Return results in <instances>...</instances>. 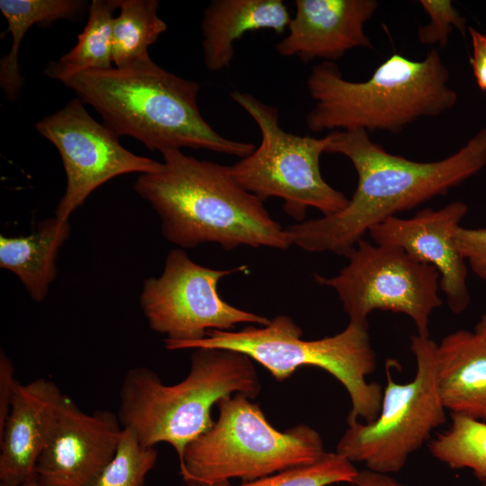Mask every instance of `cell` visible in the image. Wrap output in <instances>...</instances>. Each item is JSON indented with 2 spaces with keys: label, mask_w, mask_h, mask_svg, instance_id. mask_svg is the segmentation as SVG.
Returning a JSON list of instances; mask_svg holds the SVG:
<instances>
[{
  "label": "cell",
  "mask_w": 486,
  "mask_h": 486,
  "mask_svg": "<svg viewBox=\"0 0 486 486\" xmlns=\"http://www.w3.org/2000/svg\"><path fill=\"white\" fill-rule=\"evenodd\" d=\"M302 336V328L291 317L277 315L266 326L210 330L206 338L193 342H164L171 351L209 347L243 353L279 382L302 366L321 368L339 381L349 395L347 422L357 418L364 423L374 421L380 412L383 390L366 380L376 367L368 325L349 321L339 333L315 340H304Z\"/></svg>",
  "instance_id": "6"
},
{
  "label": "cell",
  "mask_w": 486,
  "mask_h": 486,
  "mask_svg": "<svg viewBox=\"0 0 486 486\" xmlns=\"http://www.w3.org/2000/svg\"><path fill=\"white\" fill-rule=\"evenodd\" d=\"M347 265L331 277L315 281L335 291L350 322L368 325L374 310L402 313L413 321L417 334L429 337V319L442 305L440 274L404 250L360 239L346 256Z\"/></svg>",
  "instance_id": "10"
},
{
  "label": "cell",
  "mask_w": 486,
  "mask_h": 486,
  "mask_svg": "<svg viewBox=\"0 0 486 486\" xmlns=\"http://www.w3.org/2000/svg\"><path fill=\"white\" fill-rule=\"evenodd\" d=\"M0 486H40V485L38 483L36 478L34 477V478L30 479V480H28V481H26L24 482H22L20 484L7 485V484L0 483Z\"/></svg>",
  "instance_id": "32"
},
{
  "label": "cell",
  "mask_w": 486,
  "mask_h": 486,
  "mask_svg": "<svg viewBox=\"0 0 486 486\" xmlns=\"http://www.w3.org/2000/svg\"><path fill=\"white\" fill-rule=\"evenodd\" d=\"M161 154L160 169L140 174L133 187L159 216L169 243L179 248L212 243L227 251L242 246L280 250L292 246L286 228L271 217L264 202L234 180L229 166L178 148Z\"/></svg>",
  "instance_id": "2"
},
{
  "label": "cell",
  "mask_w": 486,
  "mask_h": 486,
  "mask_svg": "<svg viewBox=\"0 0 486 486\" xmlns=\"http://www.w3.org/2000/svg\"><path fill=\"white\" fill-rule=\"evenodd\" d=\"M286 35L274 49L303 62H333L356 48L373 49L364 23L378 8L374 0H296Z\"/></svg>",
  "instance_id": "15"
},
{
  "label": "cell",
  "mask_w": 486,
  "mask_h": 486,
  "mask_svg": "<svg viewBox=\"0 0 486 486\" xmlns=\"http://www.w3.org/2000/svg\"><path fill=\"white\" fill-rule=\"evenodd\" d=\"M454 241L472 273L486 282V227L459 226L454 231Z\"/></svg>",
  "instance_id": "27"
},
{
  "label": "cell",
  "mask_w": 486,
  "mask_h": 486,
  "mask_svg": "<svg viewBox=\"0 0 486 486\" xmlns=\"http://www.w3.org/2000/svg\"><path fill=\"white\" fill-rule=\"evenodd\" d=\"M68 221L50 218L27 236L0 237V266L15 274L31 298L43 302L57 274L58 253L69 236Z\"/></svg>",
  "instance_id": "19"
},
{
  "label": "cell",
  "mask_w": 486,
  "mask_h": 486,
  "mask_svg": "<svg viewBox=\"0 0 486 486\" xmlns=\"http://www.w3.org/2000/svg\"><path fill=\"white\" fill-rule=\"evenodd\" d=\"M437 344L429 337L413 335L410 350L416 373L406 383L395 382L386 365V385L378 417L370 423L347 422L336 452L367 470L392 474L418 450L431 432L446 420L436 381Z\"/></svg>",
  "instance_id": "9"
},
{
  "label": "cell",
  "mask_w": 486,
  "mask_h": 486,
  "mask_svg": "<svg viewBox=\"0 0 486 486\" xmlns=\"http://www.w3.org/2000/svg\"><path fill=\"white\" fill-rule=\"evenodd\" d=\"M62 396L50 379L17 382L0 428V483L15 485L35 477L36 464L49 442Z\"/></svg>",
  "instance_id": "16"
},
{
  "label": "cell",
  "mask_w": 486,
  "mask_h": 486,
  "mask_svg": "<svg viewBox=\"0 0 486 486\" xmlns=\"http://www.w3.org/2000/svg\"><path fill=\"white\" fill-rule=\"evenodd\" d=\"M217 406L213 427L190 443L179 461L186 483L214 485L234 478L249 482L312 464L326 452L314 428L299 424L277 430L244 394L224 398Z\"/></svg>",
  "instance_id": "7"
},
{
  "label": "cell",
  "mask_w": 486,
  "mask_h": 486,
  "mask_svg": "<svg viewBox=\"0 0 486 486\" xmlns=\"http://www.w3.org/2000/svg\"><path fill=\"white\" fill-rule=\"evenodd\" d=\"M480 482H481V486H486V479H482Z\"/></svg>",
  "instance_id": "33"
},
{
  "label": "cell",
  "mask_w": 486,
  "mask_h": 486,
  "mask_svg": "<svg viewBox=\"0 0 486 486\" xmlns=\"http://www.w3.org/2000/svg\"><path fill=\"white\" fill-rule=\"evenodd\" d=\"M358 471L353 463L337 452H325L316 462L287 469L238 486H328L351 483ZM186 486H231L229 482L214 485L186 483Z\"/></svg>",
  "instance_id": "24"
},
{
  "label": "cell",
  "mask_w": 486,
  "mask_h": 486,
  "mask_svg": "<svg viewBox=\"0 0 486 486\" xmlns=\"http://www.w3.org/2000/svg\"><path fill=\"white\" fill-rule=\"evenodd\" d=\"M420 4L428 13L430 22L418 30V37L426 45L438 44L445 48L453 28L463 35L466 32L465 19L449 0H421Z\"/></svg>",
  "instance_id": "26"
},
{
  "label": "cell",
  "mask_w": 486,
  "mask_h": 486,
  "mask_svg": "<svg viewBox=\"0 0 486 486\" xmlns=\"http://www.w3.org/2000/svg\"><path fill=\"white\" fill-rule=\"evenodd\" d=\"M230 97L257 124L261 140L247 157L229 166L234 180L262 202L283 201L284 212L303 221L307 209L323 216L343 210L349 199L322 177L320 158L327 152L330 134L323 138L300 136L283 130L279 110L253 94L233 90Z\"/></svg>",
  "instance_id": "8"
},
{
  "label": "cell",
  "mask_w": 486,
  "mask_h": 486,
  "mask_svg": "<svg viewBox=\"0 0 486 486\" xmlns=\"http://www.w3.org/2000/svg\"><path fill=\"white\" fill-rule=\"evenodd\" d=\"M327 153L346 157L357 185L340 212L290 225L292 245L312 253L346 256L364 235L400 212L445 195L486 165V128L455 153L418 162L387 152L362 129L332 130Z\"/></svg>",
  "instance_id": "1"
},
{
  "label": "cell",
  "mask_w": 486,
  "mask_h": 486,
  "mask_svg": "<svg viewBox=\"0 0 486 486\" xmlns=\"http://www.w3.org/2000/svg\"><path fill=\"white\" fill-rule=\"evenodd\" d=\"M82 0H1L0 11L7 22L4 32L12 36L10 50L0 60V86L9 101L18 98L23 85L19 50L33 25L49 26L58 20H76L86 10Z\"/></svg>",
  "instance_id": "20"
},
{
  "label": "cell",
  "mask_w": 486,
  "mask_h": 486,
  "mask_svg": "<svg viewBox=\"0 0 486 486\" xmlns=\"http://www.w3.org/2000/svg\"><path fill=\"white\" fill-rule=\"evenodd\" d=\"M248 271L246 265L213 269L194 262L182 248L168 252L158 277L144 281L140 302L149 328L166 335L165 340L193 342L210 330H231L249 323L266 326V317L234 307L218 292L225 276Z\"/></svg>",
  "instance_id": "11"
},
{
  "label": "cell",
  "mask_w": 486,
  "mask_h": 486,
  "mask_svg": "<svg viewBox=\"0 0 486 486\" xmlns=\"http://www.w3.org/2000/svg\"><path fill=\"white\" fill-rule=\"evenodd\" d=\"M430 454L451 469L486 479V422L451 413L448 428L428 443Z\"/></svg>",
  "instance_id": "23"
},
{
  "label": "cell",
  "mask_w": 486,
  "mask_h": 486,
  "mask_svg": "<svg viewBox=\"0 0 486 486\" xmlns=\"http://www.w3.org/2000/svg\"><path fill=\"white\" fill-rule=\"evenodd\" d=\"M188 374L167 385L146 366L124 375L117 416L122 428L131 429L142 446L167 443L178 461L186 446L214 425L211 410L224 398L241 393L253 400L261 383L253 360L224 348L192 349Z\"/></svg>",
  "instance_id": "5"
},
{
  "label": "cell",
  "mask_w": 486,
  "mask_h": 486,
  "mask_svg": "<svg viewBox=\"0 0 486 486\" xmlns=\"http://www.w3.org/2000/svg\"><path fill=\"white\" fill-rule=\"evenodd\" d=\"M18 381L14 378V367L9 356L0 353V428L8 415L15 387Z\"/></svg>",
  "instance_id": "28"
},
{
  "label": "cell",
  "mask_w": 486,
  "mask_h": 486,
  "mask_svg": "<svg viewBox=\"0 0 486 486\" xmlns=\"http://www.w3.org/2000/svg\"><path fill=\"white\" fill-rule=\"evenodd\" d=\"M77 97L40 120L35 128L58 149L67 184L55 218L68 221L99 186L121 175L154 173L162 163L126 149L119 137L95 121Z\"/></svg>",
  "instance_id": "12"
},
{
  "label": "cell",
  "mask_w": 486,
  "mask_h": 486,
  "mask_svg": "<svg viewBox=\"0 0 486 486\" xmlns=\"http://www.w3.org/2000/svg\"><path fill=\"white\" fill-rule=\"evenodd\" d=\"M157 0H118L112 23V56L115 68L150 58L148 48L166 29Z\"/></svg>",
  "instance_id": "22"
},
{
  "label": "cell",
  "mask_w": 486,
  "mask_h": 486,
  "mask_svg": "<svg viewBox=\"0 0 486 486\" xmlns=\"http://www.w3.org/2000/svg\"><path fill=\"white\" fill-rule=\"evenodd\" d=\"M474 332L477 333L486 343V311L481 316L475 325Z\"/></svg>",
  "instance_id": "31"
},
{
  "label": "cell",
  "mask_w": 486,
  "mask_h": 486,
  "mask_svg": "<svg viewBox=\"0 0 486 486\" xmlns=\"http://www.w3.org/2000/svg\"><path fill=\"white\" fill-rule=\"evenodd\" d=\"M122 431L117 414L82 410L63 394L49 442L38 459L40 486H94L112 459Z\"/></svg>",
  "instance_id": "13"
},
{
  "label": "cell",
  "mask_w": 486,
  "mask_h": 486,
  "mask_svg": "<svg viewBox=\"0 0 486 486\" xmlns=\"http://www.w3.org/2000/svg\"><path fill=\"white\" fill-rule=\"evenodd\" d=\"M282 0H213L203 12L202 47L206 68L219 72L229 68L234 44L245 33L262 29L282 34L291 20Z\"/></svg>",
  "instance_id": "18"
},
{
  "label": "cell",
  "mask_w": 486,
  "mask_h": 486,
  "mask_svg": "<svg viewBox=\"0 0 486 486\" xmlns=\"http://www.w3.org/2000/svg\"><path fill=\"white\" fill-rule=\"evenodd\" d=\"M468 32L472 47L471 64L473 76L479 88L486 92V36L472 26L468 27Z\"/></svg>",
  "instance_id": "29"
},
{
  "label": "cell",
  "mask_w": 486,
  "mask_h": 486,
  "mask_svg": "<svg viewBox=\"0 0 486 486\" xmlns=\"http://www.w3.org/2000/svg\"><path fill=\"white\" fill-rule=\"evenodd\" d=\"M118 137L130 136L150 150L205 149L245 158L250 142L227 139L202 117L198 82L180 77L148 58L124 68L86 70L60 81Z\"/></svg>",
  "instance_id": "3"
},
{
  "label": "cell",
  "mask_w": 486,
  "mask_h": 486,
  "mask_svg": "<svg viewBox=\"0 0 486 486\" xmlns=\"http://www.w3.org/2000/svg\"><path fill=\"white\" fill-rule=\"evenodd\" d=\"M436 381L446 410L486 422V343L477 333L457 329L437 344Z\"/></svg>",
  "instance_id": "17"
},
{
  "label": "cell",
  "mask_w": 486,
  "mask_h": 486,
  "mask_svg": "<svg viewBox=\"0 0 486 486\" xmlns=\"http://www.w3.org/2000/svg\"><path fill=\"white\" fill-rule=\"evenodd\" d=\"M467 212L466 203L455 201L438 210L422 209L409 219L391 217L368 232L375 244L399 248L434 266L440 274L447 306L454 314L463 313L471 302L468 266L454 241Z\"/></svg>",
  "instance_id": "14"
},
{
  "label": "cell",
  "mask_w": 486,
  "mask_h": 486,
  "mask_svg": "<svg viewBox=\"0 0 486 486\" xmlns=\"http://www.w3.org/2000/svg\"><path fill=\"white\" fill-rule=\"evenodd\" d=\"M448 80V69L436 49L422 60L394 53L364 82L345 79L334 62L324 61L307 78L314 105L306 115V126L312 132L362 129L396 133L455 104L457 94Z\"/></svg>",
  "instance_id": "4"
},
{
  "label": "cell",
  "mask_w": 486,
  "mask_h": 486,
  "mask_svg": "<svg viewBox=\"0 0 486 486\" xmlns=\"http://www.w3.org/2000/svg\"><path fill=\"white\" fill-rule=\"evenodd\" d=\"M157 460L155 447L142 446L131 429L122 428L116 452L94 486H143Z\"/></svg>",
  "instance_id": "25"
},
{
  "label": "cell",
  "mask_w": 486,
  "mask_h": 486,
  "mask_svg": "<svg viewBox=\"0 0 486 486\" xmlns=\"http://www.w3.org/2000/svg\"><path fill=\"white\" fill-rule=\"evenodd\" d=\"M117 9L118 0H93L76 44L58 60L49 62L44 74L60 82L82 71L112 68V23Z\"/></svg>",
  "instance_id": "21"
},
{
  "label": "cell",
  "mask_w": 486,
  "mask_h": 486,
  "mask_svg": "<svg viewBox=\"0 0 486 486\" xmlns=\"http://www.w3.org/2000/svg\"><path fill=\"white\" fill-rule=\"evenodd\" d=\"M351 486H407L390 474L374 472L369 470L358 471Z\"/></svg>",
  "instance_id": "30"
}]
</instances>
